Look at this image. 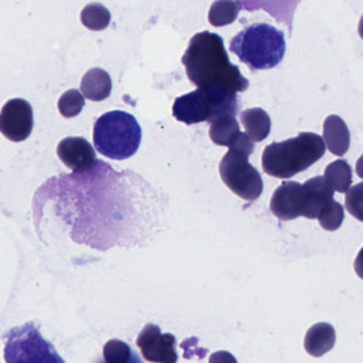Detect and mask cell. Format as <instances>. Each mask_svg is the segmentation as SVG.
<instances>
[{
    "mask_svg": "<svg viewBox=\"0 0 363 363\" xmlns=\"http://www.w3.org/2000/svg\"><path fill=\"white\" fill-rule=\"evenodd\" d=\"M188 79L198 89L221 87L232 94L245 92L249 80L230 63L223 38L211 31L199 32L189 40L182 57Z\"/></svg>",
    "mask_w": 363,
    "mask_h": 363,
    "instance_id": "cell-1",
    "label": "cell"
},
{
    "mask_svg": "<svg viewBox=\"0 0 363 363\" xmlns=\"http://www.w3.org/2000/svg\"><path fill=\"white\" fill-rule=\"evenodd\" d=\"M325 151V142L321 136L301 132L296 138L267 146L262 153V168L270 176L291 178L319 161Z\"/></svg>",
    "mask_w": 363,
    "mask_h": 363,
    "instance_id": "cell-2",
    "label": "cell"
},
{
    "mask_svg": "<svg viewBox=\"0 0 363 363\" xmlns=\"http://www.w3.org/2000/svg\"><path fill=\"white\" fill-rule=\"evenodd\" d=\"M230 49L252 70H269L283 60L285 36L268 23H254L233 38Z\"/></svg>",
    "mask_w": 363,
    "mask_h": 363,
    "instance_id": "cell-3",
    "label": "cell"
},
{
    "mask_svg": "<svg viewBox=\"0 0 363 363\" xmlns=\"http://www.w3.org/2000/svg\"><path fill=\"white\" fill-rule=\"evenodd\" d=\"M140 142L142 128L135 117L125 111L106 113L94 126V144L101 155L110 159L132 157Z\"/></svg>",
    "mask_w": 363,
    "mask_h": 363,
    "instance_id": "cell-4",
    "label": "cell"
},
{
    "mask_svg": "<svg viewBox=\"0 0 363 363\" xmlns=\"http://www.w3.org/2000/svg\"><path fill=\"white\" fill-rule=\"evenodd\" d=\"M238 111L237 94H232L221 87L196 89L178 97L172 107V114L186 125L213 124L220 117H236Z\"/></svg>",
    "mask_w": 363,
    "mask_h": 363,
    "instance_id": "cell-5",
    "label": "cell"
},
{
    "mask_svg": "<svg viewBox=\"0 0 363 363\" xmlns=\"http://www.w3.org/2000/svg\"><path fill=\"white\" fill-rule=\"evenodd\" d=\"M254 151V142L245 132L230 147L222 158L219 170L223 183L239 197L253 202L259 198L264 183L258 170L249 162Z\"/></svg>",
    "mask_w": 363,
    "mask_h": 363,
    "instance_id": "cell-6",
    "label": "cell"
},
{
    "mask_svg": "<svg viewBox=\"0 0 363 363\" xmlns=\"http://www.w3.org/2000/svg\"><path fill=\"white\" fill-rule=\"evenodd\" d=\"M4 360L6 363H65L33 323L9 332Z\"/></svg>",
    "mask_w": 363,
    "mask_h": 363,
    "instance_id": "cell-7",
    "label": "cell"
},
{
    "mask_svg": "<svg viewBox=\"0 0 363 363\" xmlns=\"http://www.w3.org/2000/svg\"><path fill=\"white\" fill-rule=\"evenodd\" d=\"M33 110L23 98L6 102L0 112V132L12 142H23L33 129Z\"/></svg>",
    "mask_w": 363,
    "mask_h": 363,
    "instance_id": "cell-8",
    "label": "cell"
},
{
    "mask_svg": "<svg viewBox=\"0 0 363 363\" xmlns=\"http://www.w3.org/2000/svg\"><path fill=\"white\" fill-rule=\"evenodd\" d=\"M136 345L142 351L145 359L153 363H177L178 354L174 335L162 334L161 328L148 324L138 335Z\"/></svg>",
    "mask_w": 363,
    "mask_h": 363,
    "instance_id": "cell-9",
    "label": "cell"
},
{
    "mask_svg": "<svg viewBox=\"0 0 363 363\" xmlns=\"http://www.w3.org/2000/svg\"><path fill=\"white\" fill-rule=\"evenodd\" d=\"M304 208V188L296 181L281 183L271 198V211L281 221H290L303 217Z\"/></svg>",
    "mask_w": 363,
    "mask_h": 363,
    "instance_id": "cell-10",
    "label": "cell"
},
{
    "mask_svg": "<svg viewBox=\"0 0 363 363\" xmlns=\"http://www.w3.org/2000/svg\"><path fill=\"white\" fill-rule=\"evenodd\" d=\"M57 156L64 164L74 172H83L95 166V149L83 138H66L57 145Z\"/></svg>",
    "mask_w": 363,
    "mask_h": 363,
    "instance_id": "cell-11",
    "label": "cell"
},
{
    "mask_svg": "<svg viewBox=\"0 0 363 363\" xmlns=\"http://www.w3.org/2000/svg\"><path fill=\"white\" fill-rule=\"evenodd\" d=\"M305 194V208L303 217L315 220L324 208L334 200V189L324 176L313 177L303 185Z\"/></svg>",
    "mask_w": 363,
    "mask_h": 363,
    "instance_id": "cell-12",
    "label": "cell"
},
{
    "mask_svg": "<svg viewBox=\"0 0 363 363\" xmlns=\"http://www.w3.org/2000/svg\"><path fill=\"white\" fill-rule=\"evenodd\" d=\"M323 138L330 153L342 157L350 149L351 134L345 121L338 115H330L324 121Z\"/></svg>",
    "mask_w": 363,
    "mask_h": 363,
    "instance_id": "cell-13",
    "label": "cell"
},
{
    "mask_svg": "<svg viewBox=\"0 0 363 363\" xmlns=\"http://www.w3.org/2000/svg\"><path fill=\"white\" fill-rule=\"evenodd\" d=\"M336 345V330L328 323H318L309 328L304 347L313 357H322Z\"/></svg>",
    "mask_w": 363,
    "mask_h": 363,
    "instance_id": "cell-14",
    "label": "cell"
},
{
    "mask_svg": "<svg viewBox=\"0 0 363 363\" xmlns=\"http://www.w3.org/2000/svg\"><path fill=\"white\" fill-rule=\"evenodd\" d=\"M112 79L102 68H91L83 76L81 91L85 97L93 102H101L111 95Z\"/></svg>",
    "mask_w": 363,
    "mask_h": 363,
    "instance_id": "cell-15",
    "label": "cell"
},
{
    "mask_svg": "<svg viewBox=\"0 0 363 363\" xmlns=\"http://www.w3.org/2000/svg\"><path fill=\"white\" fill-rule=\"evenodd\" d=\"M241 123L245 134L253 142H262L271 131V119L262 108H252L241 113Z\"/></svg>",
    "mask_w": 363,
    "mask_h": 363,
    "instance_id": "cell-16",
    "label": "cell"
},
{
    "mask_svg": "<svg viewBox=\"0 0 363 363\" xmlns=\"http://www.w3.org/2000/svg\"><path fill=\"white\" fill-rule=\"evenodd\" d=\"M240 134L238 121L232 115L216 119L209 129V136L213 142L220 146H228V148L234 144Z\"/></svg>",
    "mask_w": 363,
    "mask_h": 363,
    "instance_id": "cell-17",
    "label": "cell"
},
{
    "mask_svg": "<svg viewBox=\"0 0 363 363\" xmlns=\"http://www.w3.org/2000/svg\"><path fill=\"white\" fill-rule=\"evenodd\" d=\"M326 179L334 191L339 193H347L351 189L353 183V172L351 166L345 160H336L328 164L324 173Z\"/></svg>",
    "mask_w": 363,
    "mask_h": 363,
    "instance_id": "cell-18",
    "label": "cell"
},
{
    "mask_svg": "<svg viewBox=\"0 0 363 363\" xmlns=\"http://www.w3.org/2000/svg\"><path fill=\"white\" fill-rule=\"evenodd\" d=\"M240 6L237 1L219 0L211 4L208 13V21L215 27H223L236 21Z\"/></svg>",
    "mask_w": 363,
    "mask_h": 363,
    "instance_id": "cell-19",
    "label": "cell"
},
{
    "mask_svg": "<svg viewBox=\"0 0 363 363\" xmlns=\"http://www.w3.org/2000/svg\"><path fill=\"white\" fill-rule=\"evenodd\" d=\"M81 21L89 29L100 31L110 25L111 13L102 4H91L81 12Z\"/></svg>",
    "mask_w": 363,
    "mask_h": 363,
    "instance_id": "cell-20",
    "label": "cell"
},
{
    "mask_svg": "<svg viewBox=\"0 0 363 363\" xmlns=\"http://www.w3.org/2000/svg\"><path fill=\"white\" fill-rule=\"evenodd\" d=\"M85 100L83 94L76 89L68 90L61 96L57 102L60 113L66 119L80 114L84 107Z\"/></svg>",
    "mask_w": 363,
    "mask_h": 363,
    "instance_id": "cell-21",
    "label": "cell"
},
{
    "mask_svg": "<svg viewBox=\"0 0 363 363\" xmlns=\"http://www.w3.org/2000/svg\"><path fill=\"white\" fill-rule=\"evenodd\" d=\"M319 223L322 227L328 232L339 229L345 221V209L340 202L332 200L320 213Z\"/></svg>",
    "mask_w": 363,
    "mask_h": 363,
    "instance_id": "cell-22",
    "label": "cell"
},
{
    "mask_svg": "<svg viewBox=\"0 0 363 363\" xmlns=\"http://www.w3.org/2000/svg\"><path fill=\"white\" fill-rule=\"evenodd\" d=\"M132 350L121 340H111L104 345V357L106 363H130Z\"/></svg>",
    "mask_w": 363,
    "mask_h": 363,
    "instance_id": "cell-23",
    "label": "cell"
},
{
    "mask_svg": "<svg viewBox=\"0 0 363 363\" xmlns=\"http://www.w3.org/2000/svg\"><path fill=\"white\" fill-rule=\"evenodd\" d=\"M345 207L354 217L363 222V183L354 185L347 192Z\"/></svg>",
    "mask_w": 363,
    "mask_h": 363,
    "instance_id": "cell-24",
    "label": "cell"
},
{
    "mask_svg": "<svg viewBox=\"0 0 363 363\" xmlns=\"http://www.w3.org/2000/svg\"><path fill=\"white\" fill-rule=\"evenodd\" d=\"M209 363H238L236 358L225 351L217 352L209 357Z\"/></svg>",
    "mask_w": 363,
    "mask_h": 363,
    "instance_id": "cell-25",
    "label": "cell"
},
{
    "mask_svg": "<svg viewBox=\"0 0 363 363\" xmlns=\"http://www.w3.org/2000/svg\"><path fill=\"white\" fill-rule=\"evenodd\" d=\"M354 266H355V271L358 276L363 281V247L360 249L359 253H358L357 257H356Z\"/></svg>",
    "mask_w": 363,
    "mask_h": 363,
    "instance_id": "cell-26",
    "label": "cell"
},
{
    "mask_svg": "<svg viewBox=\"0 0 363 363\" xmlns=\"http://www.w3.org/2000/svg\"><path fill=\"white\" fill-rule=\"evenodd\" d=\"M356 173L358 176L363 179V155L358 159L357 163H356Z\"/></svg>",
    "mask_w": 363,
    "mask_h": 363,
    "instance_id": "cell-27",
    "label": "cell"
},
{
    "mask_svg": "<svg viewBox=\"0 0 363 363\" xmlns=\"http://www.w3.org/2000/svg\"><path fill=\"white\" fill-rule=\"evenodd\" d=\"M358 32H359V36L363 38V15L362 19H360L359 27H358Z\"/></svg>",
    "mask_w": 363,
    "mask_h": 363,
    "instance_id": "cell-28",
    "label": "cell"
}]
</instances>
